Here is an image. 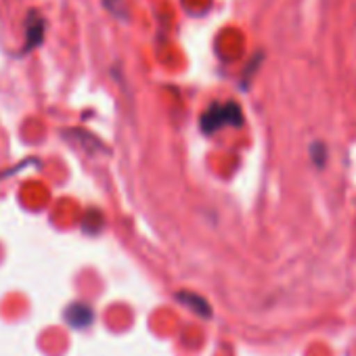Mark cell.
I'll list each match as a JSON object with an SVG mask.
<instances>
[{
  "instance_id": "cell-1",
  "label": "cell",
  "mask_w": 356,
  "mask_h": 356,
  "mask_svg": "<svg viewBox=\"0 0 356 356\" xmlns=\"http://www.w3.org/2000/svg\"><path fill=\"white\" fill-rule=\"evenodd\" d=\"M200 126L202 130L210 136L222 128H239L243 126V111L239 107V103L235 101H227V103H212L200 118Z\"/></svg>"
},
{
  "instance_id": "cell-2",
  "label": "cell",
  "mask_w": 356,
  "mask_h": 356,
  "mask_svg": "<svg viewBox=\"0 0 356 356\" xmlns=\"http://www.w3.org/2000/svg\"><path fill=\"white\" fill-rule=\"evenodd\" d=\"M47 38V19L38 9H30L26 15V42L19 51V55H30L34 49L42 47Z\"/></svg>"
},
{
  "instance_id": "cell-3",
  "label": "cell",
  "mask_w": 356,
  "mask_h": 356,
  "mask_svg": "<svg viewBox=\"0 0 356 356\" xmlns=\"http://www.w3.org/2000/svg\"><path fill=\"white\" fill-rule=\"evenodd\" d=\"M65 323L74 329H86L95 321V310L84 302H74L65 308Z\"/></svg>"
},
{
  "instance_id": "cell-4",
  "label": "cell",
  "mask_w": 356,
  "mask_h": 356,
  "mask_svg": "<svg viewBox=\"0 0 356 356\" xmlns=\"http://www.w3.org/2000/svg\"><path fill=\"white\" fill-rule=\"evenodd\" d=\"M103 229V214L99 210H88L82 220V231L88 235H97Z\"/></svg>"
},
{
  "instance_id": "cell-5",
  "label": "cell",
  "mask_w": 356,
  "mask_h": 356,
  "mask_svg": "<svg viewBox=\"0 0 356 356\" xmlns=\"http://www.w3.org/2000/svg\"><path fill=\"white\" fill-rule=\"evenodd\" d=\"M310 159H312L314 168H318V170L325 168V163H327V145L323 140H314L310 145Z\"/></svg>"
},
{
  "instance_id": "cell-6",
  "label": "cell",
  "mask_w": 356,
  "mask_h": 356,
  "mask_svg": "<svg viewBox=\"0 0 356 356\" xmlns=\"http://www.w3.org/2000/svg\"><path fill=\"white\" fill-rule=\"evenodd\" d=\"M178 298H181L185 304H189L197 314H210V306L206 304V300H202L200 296H195V293H181V296H178Z\"/></svg>"
},
{
  "instance_id": "cell-7",
  "label": "cell",
  "mask_w": 356,
  "mask_h": 356,
  "mask_svg": "<svg viewBox=\"0 0 356 356\" xmlns=\"http://www.w3.org/2000/svg\"><path fill=\"white\" fill-rule=\"evenodd\" d=\"M103 7L118 19L122 22H128V9H126V3L124 0H103Z\"/></svg>"
},
{
  "instance_id": "cell-8",
  "label": "cell",
  "mask_w": 356,
  "mask_h": 356,
  "mask_svg": "<svg viewBox=\"0 0 356 356\" xmlns=\"http://www.w3.org/2000/svg\"><path fill=\"white\" fill-rule=\"evenodd\" d=\"M260 61H262V55H258L256 61H252V63L248 65V70H245V74H243V88H245V90H248V84H250V76L256 74V67L260 65Z\"/></svg>"
}]
</instances>
